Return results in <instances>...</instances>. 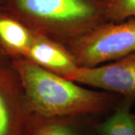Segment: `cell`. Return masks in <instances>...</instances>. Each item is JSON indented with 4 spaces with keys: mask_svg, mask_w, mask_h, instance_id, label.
I'll list each match as a JSON object with an SVG mask.
<instances>
[{
    "mask_svg": "<svg viewBox=\"0 0 135 135\" xmlns=\"http://www.w3.org/2000/svg\"><path fill=\"white\" fill-rule=\"evenodd\" d=\"M5 2H6V0H0V3H2L3 5H4V3H5Z\"/></svg>",
    "mask_w": 135,
    "mask_h": 135,
    "instance_id": "12",
    "label": "cell"
},
{
    "mask_svg": "<svg viewBox=\"0 0 135 135\" xmlns=\"http://www.w3.org/2000/svg\"><path fill=\"white\" fill-rule=\"evenodd\" d=\"M29 113L10 59L0 62V135H25Z\"/></svg>",
    "mask_w": 135,
    "mask_h": 135,
    "instance_id": "5",
    "label": "cell"
},
{
    "mask_svg": "<svg viewBox=\"0 0 135 135\" xmlns=\"http://www.w3.org/2000/svg\"><path fill=\"white\" fill-rule=\"evenodd\" d=\"M5 59H8L5 56V55L3 53V51L2 50V49L0 47V62H2V61H4Z\"/></svg>",
    "mask_w": 135,
    "mask_h": 135,
    "instance_id": "11",
    "label": "cell"
},
{
    "mask_svg": "<svg viewBox=\"0 0 135 135\" xmlns=\"http://www.w3.org/2000/svg\"><path fill=\"white\" fill-rule=\"evenodd\" d=\"M25 135H77L63 119H50L29 114Z\"/></svg>",
    "mask_w": 135,
    "mask_h": 135,
    "instance_id": "9",
    "label": "cell"
},
{
    "mask_svg": "<svg viewBox=\"0 0 135 135\" xmlns=\"http://www.w3.org/2000/svg\"><path fill=\"white\" fill-rule=\"evenodd\" d=\"M23 58L68 79L80 67L65 45L38 34Z\"/></svg>",
    "mask_w": 135,
    "mask_h": 135,
    "instance_id": "6",
    "label": "cell"
},
{
    "mask_svg": "<svg viewBox=\"0 0 135 135\" xmlns=\"http://www.w3.org/2000/svg\"><path fill=\"white\" fill-rule=\"evenodd\" d=\"M104 1H105V0H104Z\"/></svg>",
    "mask_w": 135,
    "mask_h": 135,
    "instance_id": "13",
    "label": "cell"
},
{
    "mask_svg": "<svg viewBox=\"0 0 135 135\" xmlns=\"http://www.w3.org/2000/svg\"><path fill=\"white\" fill-rule=\"evenodd\" d=\"M68 79L85 86L119 94L135 103V52L95 67H79Z\"/></svg>",
    "mask_w": 135,
    "mask_h": 135,
    "instance_id": "4",
    "label": "cell"
},
{
    "mask_svg": "<svg viewBox=\"0 0 135 135\" xmlns=\"http://www.w3.org/2000/svg\"><path fill=\"white\" fill-rule=\"evenodd\" d=\"M80 67H95L135 52V18L104 22L66 46Z\"/></svg>",
    "mask_w": 135,
    "mask_h": 135,
    "instance_id": "3",
    "label": "cell"
},
{
    "mask_svg": "<svg viewBox=\"0 0 135 135\" xmlns=\"http://www.w3.org/2000/svg\"><path fill=\"white\" fill-rule=\"evenodd\" d=\"M104 15L106 22L135 18V0H105Z\"/></svg>",
    "mask_w": 135,
    "mask_h": 135,
    "instance_id": "10",
    "label": "cell"
},
{
    "mask_svg": "<svg viewBox=\"0 0 135 135\" xmlns=\"http://www.w3.org/2000/svg\"><path fill=\"white\" fill-rule=\"evenodd\" d=\"M4 6L35 34L65 46L106 22L104 0H6Z\"/></svg>",
    "mask_w": 135,
    "mask_h": 135,
    "instance_id": "2",
    "label": "cell"
},
{
    "mask_svg": "<svg viewBox=\"0 0 135 135\" xmlns=\"http://www.w3.org/2000/svg\"><path fill=\"white\" fill-rule=\"evenodd\" d=\"M134 102L124 98L114 112L98 127L101 135H135V116L131 112Z\"/></svg>",
    "mask_w": 135,
    "mask_h": 135,
    "instance_id": "8",
    "label": "cell"
},
{
    "mask_svg": "<svg viewBox=\"0 0 135 135\" xmlns=\"http://www.w3.org/2000/svg\"><path fill=\"white\" fill-rule=\"evenodd\" d=\"M19 77L29 114L50 119L102 113L112 96L95 91L25 58L10 59Z\"/></svg>",
    "mask_w": 135,
    "mask_h": 135,
    "instance_id": "1",
    "label": "cell"
},
{
    "mask_svg": "<svg viewBox=\"0 0 135 135\" xmlns=\"http://www.w3.org/2000/svg\"><path fill=\"white\" fill-rule=\"evenodd\" d=\"M34 35L31 29L10 15L0 3V47L7 58H23Z\"/></svg>",
    "mask_w": 135,
    "mask_h": 135,
    "instance_id": "7",
    "label": "cell"
}]
</instances>
